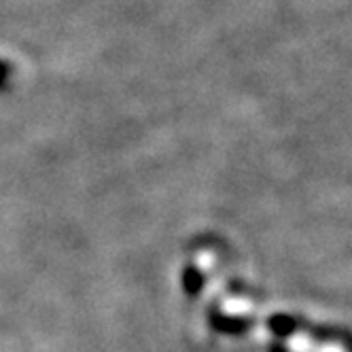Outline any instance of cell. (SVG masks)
Returning <instances> with one entry per match:
<instances>
[{
	"mask_svg": "<svg viewBox=\"0 0 352 352\" xmlns=\"http://www.w3.org/2000/svg\"><path fill=\"white\" fill-rule=\"evenodd\" d=\"M210 327L219 333H228V336H244L250 327H253V320L248 318H240V316H228L219 310H210L208 314Z\"/></svg>",
	"mask_w": 352,
	"mask_h": 352,
	"instance_id": "1",
	"label": "cell"
},
{
	"mask_svg": "<svg viewBox=\"0 0 352 352\" xmlns=\"http://www.w3.org/2000/svg\"><path fill=\"white\" fill-rule=\"evenodd\" d=\"M270 329L276 333V336H280V338H287V336H293L297 329H299V324L301 320L295 318V316H289V314H274L270 320Z\"/></svg>",
	"mask_w": 352,
	"mask_h": 352,
	"instance_id": "2",
	"label": "cell"
},
{
	"mask_svg": "<svg viewBox=\"0 0 352 352\" xmlns=\"http://www.w3.org/2000/svg\"><path fill=\"white\" fill-rule=\"evenodd\" d=\"M183 289L189 297H197V293L204 289V274L195 265H187L183 272Z\"/></svg>",
	"mask_w": 352,
	"mask_h": 352,
	"instance_id": "3",
	"label": "cell"
},
{
	"mask_svg": "<svg viewBox=\"0 0 352 352\" xmlns=\"http://www.w3.org/2000/svg\"><path fill=\"white\" fill-rule=\"evenodd\" d=\"M9 72H11L9 64L0 60V89H3V87L7 85V81H9Z\"/></svg>",
	"mask_w": 352,
	"mask_h": 352,
	"instance_id": "4",
	"label": "cell"
}]
</instances>
